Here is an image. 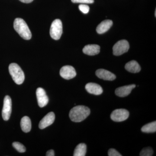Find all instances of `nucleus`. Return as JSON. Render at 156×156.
Returning <instances> with one entry per match:
<instances>
[{"label":"nucleus","mask_w":156,"mask_h":156,"mask_svg":"<svg viewBox=\"0 0 156 156\" xmlns=\"http://www.w3.org/2000/svg\"><path fill=\"white\" fill-rule=\"evenodd\" d=\"M20 2L24 3H30L32 2L34 0H19Z\"/></svg>","instance_id":"a878e982"},{"label":"nucleus","mask_w":156,"mask_h":156,"mask_svg":"<svg viewBox=\"0 0 156 156\" xmlns=\"http://www.w3.org/2000/svg\"><path fill=\"white\" fill-rule=\"evenodd\" d=\"M74 3H83V4H92L94 3V0H71Z\"/></svg>","instance_id":"b1692460"},{"label":"nucleus","mask_w":156,"mask_h":156,"mask_svg":"<svg viewBox=\"0 0 156 156\" xmlns=\"http://www.w3.org/2000/svg\"><path fill=\"white\" fill-rule=\"evenodd\" d=\"M100 46L96 44L87 45L83 49V52L89 56L97 55L100 52Z\"/></svg>","instance_id":"4468645a"},{"label":"nucleus","mask_w":156,"mask_h":156,"mask_svg":"<svg viewBox=\"0 0 156 156\" xmlns=\"http://www.w3.org/2000/svg\"><path fill=\"white\" fill-rule=\"evenodd\" d=\"M154 153L152 148L150 147L144 148L140 151L139 155L140 156H151Z\"/></svg>","instance_id":"aec40b11"},{"label":"nucleus","mask_w":156,"mask_h":156,"mask_svg":"<svg viewBox=\"0 0 156 156\" xmlns=\"http://www.w3.org/2000/svg\"><path fill=\"white\" fill-rule=\"evenodd\" d=\"M60 75L66 80H70L76 75L75 69L71 66H63L60 70Z\"/></svg>","instance_id":"6e6552de"},{"label":"nucleus","mask_w":156,"mask_h":156,"mask_svg":"<svg viewBox=\"0 0 156 156\" xmlns=\"http://www.w3.org/2000/svg\"><path fill=\"white\" fill-rule=\"evenodd\" d=\"M62 33V24L61 20L56 19L53 21L50 29V36L55 40H58Z\"/></svg>","instance_id":"20e7f679"},{"label":"nucleus","mask_w":156,"mask_h":156,"mask_svg":"<svg viewBox=\"0 0 156 156\" xmlns=\"http://www.w3.org/2000/svg\"><path fill=\"white\" fill-rule=\"evenodd\" d=\"M108 155L109 156H122L121 154L119 152L117 151L115 149L113 148H111L108 151Z\"/></svg>","instance_id":"5701e85b"},{"label":"nucleus","mask_w":156,"mask_h":156,"mask_svg":"<svg viewBox=\"0 0 156 156\" xmlns=\"http://www.w3.org/2000/svg\"><path fill=\"white\" fill-rule=\"evenodd\" d=\"M95 74L98 77L105 80L113 81L116 78L114 74L104 69H98L95 72Z\"/></svg>","instance_id":"9b49d317"},{"label":"nucleus","mask_w":156,"mask_h":156,"mask_svg":"<svg viewBox=\"0 0 156 156\" xmlns=\"http://www.w3.org/2000/svg\"><path fill=\"white\" fill-rule=\"evenodd\" d=\"M55 119V114L53 112L48 113L39 123V128L41 129H44L47 128L54 122Z\"/></svg>","instance_id":"9d476101"},{"label":"nucleus","mask_w":156,"mask_h":156,"mask_svg":"<svg viewBox=\"0 0 156 156\" xmlns=\"http://www.w3.org/2000/svg\"><path fill=\"white\" fill-rule=\"evenodd\" d=\"M136 87L134 84L125 86L124 87H119L115 91L116 95L119 97H124L128 96L131 93V91Z\"/></svg>","instance_id":"f8f14e48"},{"label":"nucleus","mask_w":156,"mask_h":156,"mask_svg":"<svg viewBox=\"0 0 156 156\" xmlns=\"http://www.w3.org/2000/svg\"><path fill=\"white\" fill-rule=\"evenodd\" d=\"M125 68L128 71L132 73H138L141 70L140 66L135 60H132L126 63Z\"/></svg>","instance_id":"dca6fc26"},{"label":"nucleus","mask_w":156,"mask_h":156,"mask_svg":"<svg viewBox=\"0 0 156 156\" xmlns=\"http://www.w3.org/2000/svg\"><path fill=\"white\" fill-rule=\"evenodd\" d=\"M130 46L128 41L121 40L117 42L113 48V53L115 56H120L128 52Z\"/></svg>","instance_id":"39448f33"},{"label":"nucleus","mask_w":156,"mask_h":156,"mask_svg":"<svg viewBox=\"0 0 156 156\" xmlns=\"http://www.w3.org/2000/svg\"><path fill=\"white\" fill-rule=\"evenodd\" d=\"M143 132L146 133H154L156 131V121L146 124L141 129Z\"/></svg>","instance_id":"6ab92c4d"},{"label":"nucleus","mask_w":156,"mask_h":156,"mask_svg":"<svg viewBox=\"0 0 156 156\" xmlns=\"http://www.w3.org/2000/svg\"><path fill=\"white\" fill-rule=\"evenodd\" d=\"M90 110L84 105H78L73 108L69 112L70 119L75 122H80L89 116Z\"/></svg>","instance_id":"f257e3e1"},{"label":"nucleus","mask_w":156,"mask_h":156,"mask_svg":"<svg viewBox=\"0 0 156 156\" xmlns=\"http://www.w3.org/2000/svg\"><path fill=\"white\" fill-rule=\"evenodd\" d=\"M46 156H55L54 151L53 150H50L48 151L46 153Z\"/></svg>","instance_id":"393cba45"},{"label":"nucleus","mask_w":156,"mask_h":156,"mask_svg":"<svg viewBox=\"0 0 156 156\" xmlns=\"http://www.w3.org/2000/svg\"><path fill=\"white\" fill-rule=\"evenodd\" d=\"M87 147L86 144L84 143H80L76 147L74 152V156H85L87 153Z\"/></svg>","instance_id":"a211bd4d"},{"label":"nucleus","mask_w":156,"mask_h":156,"mask_svg":"<svg viewBox=\"0 0 156 156\" xmlns=\"http://www.w3.org/2000/svg\"><path fill=\"white\" fill-rule=\"evenodd\" d=\"M79 9L81 12L85 14L89 13V6L86 5H80L79 6Z\"/></svg>","instance_id":"4be33fe9"},{"label":"nucleus","mask_w":156,"mask_h":156,"mask_svg":"<svg viewBox=\"0 0 156 156\" xmlns=\"http://www.w3.org/2000/svg\"><path fill=\"white\" fill-rule=\"evenodd\" d=\"M14 30L23 39L29 40L31 38L32 34L30 30L25 21L22 18H17L14 23Z\"/></svg>","instance_id":"f03ea898"},{"label":"nucleus","mask_w":156,"mask_h":156,"mask_svg":"<svg viewBox=\"0 0 156 156\" xmlns=\"http://www.w3.org/2000/svg\"><path fill=\"white\" fill-rule=\"evenodd\" d=\"M36 95L39 106L41 108L46 106L49 102V98L45 90L42 88H37Z\"/></svg>","instance_id":"1a4fd4ad"},{"label":"nucleus","mask_w":156,"mask_h":156,"mask_svg":"<svg viewBox=\"0 0 156 156\" xmlns=\"http://www.w3.org/2000/svg\"><path fill=\"white\" fill-rule=\"evenodd\" d=\"M11 111H12V101L10 96L6 95L4 98V105L2 115L3 119L5 121H8L11 116Z\"/></svg>","instance_id":"0eeeda50"},{"label":"nucleus","mask_w":156,"mask_h":156,"mask_svg":"<svg viewBox=\"0 0 156 156\" xmlns=\"http://www.w3.org/2000/svg\"><path fill=\"white\" fill-rule=\"evenodd\" d=\"M9 71L13 80L17 85L23 83L25 79L24 73L17 63H12L9 65Z\"/></svg>","instance_id":"7ed1b4c3"},{"label":"nucleus","mask_w":156,"mask_h":156,"mask_svg":"<svg viewBox=\"0 0 156 156\" xmlns=\"http://www.w3.org/2000/svg\"><path fill=\"white\" fill-rule=\"evenodd\" d=\"M155 16H156V11L155 10Z\"/></svg>","instance_id":"bb28decb"},{"label":"nucleus","mask_w":156,"mask_h":156,"mask_svg":"<svg viewBox=\"0 0 156 156\" xmlns=\"http://www.w3.org/2000/svg\"><path fill=\"white\" fill-rule=\"evenodd\" d=\"M113 22L110 20H104L96 28V31L98 33L102 34L106 32L112 26Z\"/></svg>","instance_id":"2eb2a0df"},{"label":"nucleus","mask_w":156,"mask_h":156,"mask_svg":"<svg viewBox=\"0 0 156 156\" xmlns=\"http://www.w3.org/2000/svg\"><path fill=\"white\" fill-rule=\"evenodd\" d=\"M129 112L125 109H117L112 112L111 119L115 122H121L128 119Z\"/></svg>","instance_id":"423d86ee"},{"label":"nucleus","mask_w":156,"mask_h":156,"mask_svg":"<svg viewBox=\"0 0 156 156\" xmlns=\"http://www.w3.org/2000/svg\"><path fill=\"white\" fill-rule=\"evenodd\" d=\"M20 126L23 132L28 133L31 129V122L28 117L24 116L22 118L20 122Z\"/></svg>","instance_id":"f3484780"},{"label":"nucleus","mask_w":156,"mask_h":156,"mask_svg":"<svg viewBox=\"0 0 156 156\" xmlns=\"http://www.w3.org/2000/svg\"><path fill=\"white\" fill-rule=\"evenodd\" d=\"M85 89L89 93L94 95H100L103 92L102 87L95 83H90L87 84L85 87Z\"/></svg>","instance_id":"ddd939ff"},{"label":"nucleus","mask_w":156,"mask_h":156,"mask_svg":"<svg viewBox=\"0 0 156 156\" xmlns=\"http://www.w3.org/2000/svg\"><path fill=\"white\" fill-rule=\"evenodd\" d=\"M13 147L20 153H23L26 151V148L20 142H14L12 144Z\"/></svg>","instance_id":"412c9836"}]
</instances>
